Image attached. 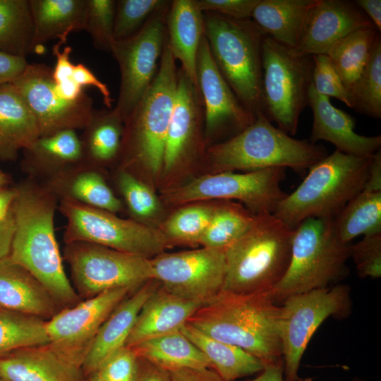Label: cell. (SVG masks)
Returning <instances> with one entry per match:
<instances>
[{"instance_id":"6da1fadb","label":"cell","mask_w":381,"mask_h":381,"mask_svg":"<svg viewBox=\"0 0 381 381\" xmlns=\"http://www.w3.org/2000/svg\"><path fill=\"white\" fill-rule=\"evenodd\" d=\"M56 196L47 186L17 188L12 206L15 222L9 256L48 290L62 308L80 301L62 262L54 232Z\"/></svg>"},{"instance_id":"7a4b0ae2","label":"cell","mask_w":381,"mask_h":381,"mask_svg":"<svg viewBox=\"0 0 381 381\" xmlns=\"http://www.w3.org/2000/svg\"><path fill=\"white\" fill-rule=\"evenodd\" d=\"M280 306L269 292L236 294L221 291L186 323L217 340L236 346L265 365L283 361Z\"/></svg>"},{"instance_id":"3957f363","label":"cell","mask_w":381,"mask_h":381,"mask_svg":"<svg viewBox=\"0 0 381 381\" xmlns=\"http://www.w3.org/2000/svg\"><path fill=\"white\" fill-rule=\"evenodd\" d=\"M294 229L273 214L255 215L250 229L224 250L222 291L236 294L270 292L289 267Z\"/></svg>"},{"instance_id":"277c9868","label":"cell","mask_w":381,"mask_h":381,"mask_svg":"<svg viewBox=\"0 0 381 381\" xmlns=\"http://www.w3.org/2000/svg\"><path fill=\"white\" fill-rule=\"evenodd\" d=\"M371 157L335 150L315 163L298 188L277 204L273 214L294 229L310 218H335L363 188Z\"/></svg>"},{"instance_id":"5b68a950","label":"cell","mask_w":381,"mask_h":381,"mask_svg":"<svg viewBox=\"0 0 381 381\" xmlns=\"http://www.w3.org/2000/svg\"><path fill=\"white\" fill-rule=\"evenodd\" d=\"M327 155L325 148L294 138L275 127L263 113L241 133L206 151L217 172L282 167L303 174Z\"/></svg>"},{"instance_id":"8992f818","label":"cell","mask_w":381,"mask_h":381,"mask_svg":"<svg viewBox=\"0 0 381 381\" xmlns=\"http://www.w3.org/2000/svg\"><path fill=\"white\" fill-rule=\"evenodd\" d=\"M351 246L337 238L333 219L303 220L294 229L286 274L270 296L278 304L292 295L339 284L349 273Z\"/></svg>"},{"instance_id":"52a82bcc","label":"cell","mask_w":381,"mask_h":381,"mask_svg":"<svg viewBox=\"0 0 381 381\" xmlns=\"http://www.w3.org/2000/svg\"><path fill=\"white\" fill-rule=\"evenodd\" d=\"M204 13L205 36L221 74L256 118L263 113L262 42L265 35L250 20Z\"/></svg>"},{"instance_id":"ba28073f","label":"cell","mask_w":381,"mask_h":381,"mask_svg":"<svg viewBox=\"0 0 381 381\" xmlns=\"http://www.w3.org/2000/svg\"><path fill=\"white\" fill-rule=\"evenodd\" d=\"M166 40L156 75L124 121L120 152L153 174L162 171L167 131L174 105L178 69Z\"/></svg>"},{"instance_id":"9c48e42d","label":"cell","mask_w":381,"mask_h":381,"mask_svg":"<svg viewBox=\"0 0 381 381\" xmlns=\"http://www.w3.org/2000/svg\"><path fill=\"white\" fill-rule=\"evenodd\" d=\"M314 62L312 56L291 49L265 35L262 42V95L264 114L292 136L308 105Z\"/></svg>"},{"instance_id":"30bf717a","label":"cell","mask_w":381,"mask_h":381,"mask_svg":"<svg viewBox=\"0 0 381 381\" xmlns=\"http://www.w3.org/2000/svg\"><path fill=\"white\" fill-rule=\"evenodd\" d=\"M279 334L286 381H297L301 358L312 336L328 318L344 319L352 309L351 288L337 284L287 297L280 306Z\"/></svg>"},{"instance_id":"8fae6325","label":"cell","mask_w":381,"mask_h":381,"mask_svg":"<svg viewBox=\"0 0 381 381\" xmlns=\"http://www.w3.org/2000/svg\"><path fill=\"white\" fill-rule=\"evenodd\" d=\"M59 209L67 220L66 243L85 242L149 259L169 246L163 231L114 213L69 200H62Z\"/></svg>"},{"instance_id":"7c38bea8","label":"cell","mask_w":381,"mask_h":381,"mask_svg":"<svg viewBox=\"0 0 381 381\" xmlns=\"http://www.w3.org/2000/svg\"><path fill=\"white\" fill-rule=\"evenodd\" d=\"M64 255L78 295L89 298L107 291H133L153 279L150 259L85 242L66 243Z\"/></svg>"},{"instance_id":"4fadbf2b","label":"cell","mask_w":381,"mask_h":381,"mask_svg":"<svg viewBox=\"0 0 381 381\" xmlns=\"http://www.w3.org/2000/svg\"><path fill=\"white\" fill-rule=\"evenodd\" d=\"M169 4L156 11L133 36L114 40L110 52L120 71V88L114 107L123 122L152 84L167 40Z\"/></svg>"},{"instance_id":"5bb4252c","label":"cell","mask_w":381,"mask_h":381,"mask_svg":"<svg viewBox=\"0 0 381 381\" xmlns=\"http://www.w3.org/2000/svg\"><path fill=\"white\" fill-rule=\"evenodd\" d=\"M285 169L273 167L247 173L222 171L198 178L167 195L169 202L235 199L243 202L255 215L273 214L286 195L281 188Z\"/></svg>"},{"instance_id":"9a60e30c","label":"cell","mask_w":381,"mask_h":381,"mask_svg":"<svg viewBox=\"0 0 381 381\" xmlns=\"http://www.w3.org/2000/svg\"><path fill=\"white\" fill-rule=\"evenodd\" d=\"M224 250L202 247L159 254L150 259L153 279L176 296L205 303L222 289Z\"/></svg>"},{"instance_id":"2e32d148","label":"cell","mask_w":381,"mask_h":381,"mask_svg":"<svg viewBox=\"0 0 381 381\" xmlns=\"http://www.w3.org/2000/svg\"><path fill=\"white\" fill-rule=\"evenodd\" d=\"M52 70L44 64H29L11 83L33 114L40 136L84 129L94 111L93 100L86 93L75 100L62 98L55 89Z\"/></svg>"},{"instance_id":"e0dca14e","label":"cell","mask_w":381,"mask_h":381,"mask_svg":"<svg viewBox=\"0 0 381 381\" xmlns=\"http://www.w3.org/2000/svg\"><path fill=\"white\" fill-rule=\"evenodd\" d=\"M197 78L210 140L222 136L225 141L254 122L256 118L239 101L216 66L205 35L198 54Z\"/></svg>"},{"instance_id":"ac0fdd59","label":"cell","mask_w":381,"mask_h":381,"mask_svg":"<svg viewBox=\"0 0 381 381\" xmlns=\"http://www.w3.org/2000/svg\"><path fill=\"white\" fill-rule=\"evenodd\" d=\"M87 351L51 342L24 347L0 358V377L6 381H84Z\"/></svg>"},{"instance_id":"d6986e66","label":"cell","mask_w":381,"mask_h":381,"mask_svg":"<svg viewBox=\"0 0 381 381\" xmlns=\"http://www.w3.org/2000/svg\"><path fill=\"white\" fill-rule=\"evenodd\" d=\"M131 292L112 289L61 310L46 321L50 342L67 349H88L106 319Z\"/></svg>"},{"instance_id":"ffe728a7","label":"cell","mask_w":381,"mask_h":381,"mask_svg":"<svg viewBox=\"0 0 381 381\" xmlns=\"http://www.w3.org/2000/svg\"><path fill=\"white\" fill-rule=\"evenodd\" d=\"M362 28H375L354 2L318 0L309 10L298 44L291 49L300 55H327L334 43Z\"/></svg>"},{"instance_id":"44dd1931","label":"cell","mask_w":381,"mask_h":381,"mask_svg":"<svg viewBox=\"0 0 381 381\" xmlns=\"http://www.w3.org/2000/svg\"><path fill=\"white\" fill-rule=\"evenodd\" d=\"M205 125L200 90L180 68L176 94L167 131L163 172H169L200 149V131Z\"/></svg>"},{"instance_id":"7402d4cb","label":"cell","mask_w":381,"mask_h":381,"mask_svg":"<svg viewBox=\"0 0 381 381\" xmlns=\"http://www.w3.org/2000/svg\"><path fill=\"white\" fill-rule=\"evenodd\" d=\"M308 105L313 113L311 143L325 140L333 144L336 150L357 157H370L380 150L381 135L364 136L356 133L354 119L335 107L329 97L318 94L313 85L308 92Z\"/></svg>"},{"instance_id":"603a6c76","label":"cell","mask_w":381,"mask_h":381,"mask_svg":"<svg viewBox=\"0 0 381 381\" xmlns=\"http://www.w3.org/2000/svg\"><path fill=\"white\" fill-rule=\"evenodd\" d=\"M159 285L155 279L147 282L111 312L89 346L83 366L84 374L92 375L109 356L126 346L143 304Z\"/></svg>"},{"instance_id":"cb8c5ba5","label":"cell","mask_w":381,"mask_h":381,"mask_svg":"<svg viewBox=\"0 0 381 381\" xmlns=\"http://www.w3.org/2000/svg\"><path fill=\"white\" fill-rule=\"evenodd\" d=\"M0 308L46 321L64 309L42 284L9 255L0 260Z\"/></svg>"},{"instance_id":"d4e9b609","label":"cell","mask_w":381,"mask_h":381,"mask_svg":"<svg viewBox=\"0 0 381 381\" xmlns=\"http://www.w3.org/2000/svg\"><path fill=\"white\" fill-rule=\"evenodd\" d=\"M203 304L176 296L161 285L143 304L128 338L126 346L178 330Z\"/></svg>"},{"instance_id":"484cf974","label":"cell","mask_w":381,"mask_h":381,"mask_svg":"<svg viewBox=\"0 0 381 381\" xmlns=\"http://www.w3.org/2000/svg\"><path fill=\"white\" fill-rule=\"evenodd\" d=\"M166 25L167 43L174 58L180 61L181 68L198 87L197 58L205 35L203 12L195 0L172 1Z\"/></svg>"},{"instance_id":"4316f807","label":"cell","mask_w":381,"mask_h":381,"mask_svg":"<svg viewBox=\"0 0 381 381\" xmlns=\"http://www.w3.org/2000/svg\"><path fill=\"white\" fill-rule=\"evenodd\" d=\"M39 136L35 118L16 87L0 85V160L16 159Z\"/></svg>"},{"instance_id":"83f0119b","label":"cell","mask_w":381,"mask_h":381,"mask_svg":"<svg viewBox=\"0 0 381 381\" xmlns=\"http://www.w3.org/2000/svg\"><path fill=\"white\" fill-rule=\"evenodd\" d=\"M23 151V164L27 170L49 173L52 177L85 162L81 138L71 129L39 136Z\"/></svg>"},{"instance_id":"f1b7e54d","label":"cell","mask_w":381,"mask_h":381,"mask_svg":"<svg viewBox=\"0 0 381 381\" xmlns=\"http://www.w3.org/2000/svg\"><path fill=\"white\" fill-rule=\"evenodd\" d=\"M47 187L56 196L62 195L80 204L111 213L120 211L122 205L102 176L90 164H83L52 177Z\"/></svg>"},{"instance_id":"f546056e","label":"cell","mask_w":381,"mask_h":381,"mask_svg":"<svg viewBox=\"0 0 381 381\" xmlns=\"http://www.w3.org/2000/svg\"><path fill=\"white\" fill-rule=\"evenodd\" d=\"M318 0H258L250 20L267 36L294 49L307 14Z\"/></svg>"},{"instance_id":"4dcf8cb0","label":"cell","mask_w":381,"mask_h":381,"mask_svg":"<svg viewBox=\"0 0 381 381\" xmlns=\"http://www.w3.org/2000/svg\"><path fill=\"white\" fill-rule=\"evenodd\" d=\"M33 21V48L58 39L65 44L73 31L84 30L85 0H29Z\"/></svg>"},{"instance_id":"1f68e13d","label":"cell","mask_w":381,"mask_h":381,"mask_svg":"<svg viewBox=\"0 0 381 381\" xmlns=\"http://www.w3.org/2000/svg\"><path fill=\"white\" fill-rule=\"evenodd\" d=\"M131 348L139 358L168 372L210 367L203 353L181 330L145 340Z\"/></svg>"},{"instance_id":"d6a6232c","label":"cell","mask_w":381,"mask_h":381,"mask_svg":"<svg viewBox=\"0 0 381 381\" xmlns=\"http://www.w3.org/2000/svg\"><path fill=\"white\" fill-rule=\"evenodd\" d=\"M180 330L203 353L210 367L226 381L260 373L265 367L263 362L243 349L210 337L188 323Z\"/></svg>"},{"instance_id":"836d02e7","label":"cell","mask_w":381,"mask_h":381,"mask_svg":"<svg viewBox=\"0 0 381 381\" xmlns=\"http://www.w3.org/2000/svg\"><path fill=\"white\" fill-rule=\"evenodd\" d=\"M123 124L115 108L94 110L81 138L85 162L93 165L114 159L121 150Z\"/></svg>"},{"instance_id":"e575fe53","label":"cell","mask_w":381,"mask_h":381,"mask_svg":"<svg viewBox=\"0 0 381 381\" xmlns=\"http://www.w3.org/2000/svg\"><path fill=\"white\" fill-rule=\"evenodd\" d=\"M333 226L345 244L360 235L381 232V190L363 188L333 219Z\"/></svg>"},{"instance_id":"d590c367","label":"cell","mask_w":381,"mask_h":381,"mask_svg":"<svg viewBox=\"0 0 381 381\" xmlns=\"http://www.w3.org/2000/svg\"><path fill=\"white\" fill-rule=\"evenodd\" d=\"M379 33L376 28L359 29L337 41L329 49L327 55L349 91L368 62Z\"/></svg>"},{"instance_id":"8d00e7d4","label":"cell","mask_w":381,"mask_h":381,"mask_svg":"<svg viewBox=\"0 0 381 381\" xmlns=\"http://www.w3.org/2000/svg\"><path fill=\"white\" fill-rule=\"evenodd\" d=\"M29 0H0V51L25 57L33 49Z\"/></svg>"},{"instance_id":"74e56055","label":"cell","mask_w":381,"mask_h":381,"mask_svg":"<svg viewBox=\"0 0 381 381\" xmlns=\"http://www.w3.org/2000/svg\"><path fill=\"white\" fill-rule=\"evenodd\" d=\"M49 342L46 320L0 308V358L24 347Z\"/></svg>"},{"instance_id":"f35d334b","label":"cell","mask_w":381,"mask_h":381,"mask_svg":"<svg viewBox=\"0 0 381 381\" xmlns=\"http://www.w3.org/2000/svg\"><path fill=\"white\" fill-rule=\"evenodd\" d=\"M255 217L238 205H218L198 243L202 247L225 249L250 229Z\"/></svg>"},{"instance_id":"ab89813d","label":"cell","mask_w":381,"mask_h":381,"mask_svg":"<svg viewBox=\"0 0 381 381\" xmlns=\"http://www.w3.org/2000/svg\"><path fill=\"white\" fill-rule=\"evenodd\" d=\"M351 108L374 119L381 118V37L379 33L361 75L349 90Z\"/></svg>"},{"instance_id":"60d3db41","label":"cell","mask_w":381,"mask_h":381,"mask_svg":"<svg viewBox=\"0 0 381 381\" xmlns=\"http://www.w3.org/2000/svg\"><path fill=\"white\" fill-rule=\"evenodd\" d=\"M215 206L194 205L173 214L164 224V234L169 241L196 243L206 230Z\"/></svg>"},{"instance_id":"b9f144b4","label":"cell","mask_w":381,"mask_h":381,"mask_svg":"<svg viewBox=\"0 0 381 381\" xmlns=\"http://www.w3.org/2000/svg\"><path fill=\"white\" fill-rule=\"evenodd\" d=\"M170 2L166 0L116 1L114 40H122L137 33L156 11Z\"/></svg>"},{"instance_id":"7bdbcfd3","label":"cell","mask_w":381,"mask_h":381,"mask_svg":"<svg viewBox=\"0 0 381 381\" xmlns=\"http://www.w3.org/2000/svg\"><path fill=\"white\" fill-rule=\"evenodd\" d=\"M85 29L90 35L94 46L109 52L114 41V25L116 1L85 0Z\"/></svg>"},{"instance_id":"ee69618b","label":"cell","mask_w":381,"mask_h":381,"mask_svg":"<svg viewBox=\"0 0 381 381\" xmlns=\"http://www.w3.org/2000/svg\"><path fill=\"white\" fill-rule=\"evenodd\" d=\"M118 184L128 209L135 217L147 218L157 213L159 202L155 195L128 171H120Z\"/></svg>"},{"instance_id":"f6af8a7d","label":"cell","mask_w":381,"mask_h":381,"mask_svg":"<svg viewBox=\"0 0 381 381\" xmlns=\"http://www.w3.org/2000/svg\"><path fill=\"white\" fill-rule=\"evenodd\" d=\"M314 62L312 85L320 95L334 97L351 108L349 90L326 54L312 56Z\"/></svg>"},{"instance_id":"bcb514c9","label":"cell","mask_w":381,"mask_h":381,"mask_svg":"<svg viewBox=\"0 0 381 381\" xmlns=\"http://www.w3.org/2000/svg\"><path fill=\"white\" fill-rule=\"evenodd\" d=\"M361 278L381 276V232L365 235L351 246V255Z\"/></svg>"},{"instance_id":"7dc6e473","label":"cell","mask_w":381,"mask_h":381,"mask_svg":"<svg viewBox=\"0 0 381 381\" xmlns=\"http://www.w3.org/2000/svg\"><path fill=\"white\" fill-rule=\"evenodd\" d=\"M63 44L58 42L53 48L56 57V64L52 70V78L57 93L67 100H75L85 92L83 87L77 84L73 78L74 64L71 60L72 48L66 47L62 52L60 47Z\"/></svg>"},{"instance_id":"c3c4849f","label":"cell","mask_w":381,"mask_h":381,"mask_svg":"<svg viewBox=\"0 0 381 381\" xmlns=\"http://www.w3.org/2000/svg\"><path fill=\"white\" fill-rule=\"evenodd\" d=\"M138 366L134 350L124 346L109 356L93 374L104 381H135Z\"/></svg>"},{"instance_id":"681fc988","label":"cell","mask_w":381,"mask_h":381,"mask_svg":"<svg viewBox=\"0 0 381 381\" xmlns=\"http://www.w3.org/2000/svg\"><path fill=\"white\" fill-rule=\"evenodd\" d=\"M195 2L203 13L241 20L250 19L258 0H195Z\"/></svg>"},{"instance_id":"f907efd6","label":"cell","mask_w":381,"mask_h":381,"mask_svg":"<svg viewBox=\"0 0 381 381\" xmlns=\"http://www.w3.org/2000/svg\"><path fill=\"white\" fill-rule=\"evenodd\" d=\"M73 78L83 87L87 85L95 87L102 95L106 107L111 109L113 99L108 86L99 80L89 68L83 64H74Z\"/></svg>"},{"instance_id":"816d5d0a","label":"cell","mask_w":381,"mask_h":381,"mask_svg":"<svg viewBox=\"0 0 381 381\" xmlns=\"http://www.w3.org/2000/svg\"><path fill=\"white\" fill-rule=\"evenodd\" d=\"M28 64L25 57L13 56L0 51V85L12 83Z\"/></svg>"},{"instance_id":"f5cc1de1","label":"cell","mask_w":381,"mask_h":381,"mask_svg":"<svg viewBox=\"0 0 381 381\" xmlns=\"http://www.w3.org/2000/svg\"><path fill=\"white\" fill-rule=\"evenodd\" d=\"M172 381H226L214 370L179 369L169 371Z\"/></svg>"},{"instance_id":"db71d44e","label":"cell","mask_w":381,"mask_h":381,"mask_svg":"<svg viewBox=\"0 0 381 381\" xmlns=\"http://www.w3.org/2000/svg\"><path fill=\"white\" fill-rule=\"evenodd\" d=\"M142 360L144 362V364L140 368L138 363L135 381H172L168 371L164 370L147 361Z\"/></svg>"},{"instance_id":"11a10c76","label":"cell","mask_w":381,"mask_h":381,"mask_svg":"<svg viewBox=\"0 0 381 381\" xmlns=\"http://www.w3.org/2000/svg\"><path fill=\"white\" fill-rule=\"evenodd\" d=\"M15 222L12 214L5 220L0 221V260L10 255Z\"/></svg>"},{"instance_id":"9f6ffc18","label":"cell","mask_w":381,"mask_h":381,"mask_svg":"<svg viewBox=\"0 0 381 381\" xmlns=\"http://www.w3.org/2000/svg\"><path fill=\"white\" fill-rule=\"evenodd\" d=\"M356 5L368 16L378 32L381 31V1L356 0Z\"/></svg>"},{"instance_id":"6f0895ef","label":"cell","mask_w":381,"mask_h":381,"mask_svg":"<svg viewBox=\"0 0 381 381\" xmlns=\"http://www.w3.org/2000/svg\"><path fill=\"white\" fill-rule=\"evenodd\" d=\"M364 188L373 190H381V150H378L371 157L368 176Z\"/></svg>"},{"instance_id":"680465c9","label":"cell","mask_w":381,"mask_h":381,"mask_svg":"<svg viewBox=\"0 0 381 381\" xmlns=\"http://www.w3.org/2000/svg\"><path fill=\"white\" fill-rule=\"evenodd\" d=\"M284 362L267 365L254 379L249 381H284Z\"/></svg>"},{"instance_id":"91938a15","label":"cell","mask_w":381,"mask_h":381,"mask_svg":"<svg viewBox=\"0 0 381 381\" xmlns=\"http://www.w3.org/2000/svg\"><path fill=\"white\" fill-rule=\"evenodd\" d=\"M17 195V188L0 190V221L11 214V209Z\"/></svg>"},{"instance_id":"94428289","label":"cell","mask_w":381,"mask_h":381,"mask_svg":"<svg viewBox=\"0 0 381 381\" xmlns=\"http://www.w3.org/2000/svg\"><path fill=\"white\" fill-rule=\"evenodd\" d=\"M8 182V176L0 170V188L6 185Z\"/></svg>"},{"instance_id":"6125c7cd","label":"cell","mask_w":381,"mask_h":381,"mask_svg":"<svg viewBox=\"0 0 381 381\" xmlns=\"http://www.w3.org/2000/svg\"><path fill=\"white\" fill-rule=\"evenodd\" d=\"M90 381H104V380H102L101 377H99L96 374H92V375H91V378H90Z\"/></svg>"},{"instance_id":"be15d7a7","label":"cell","mask_w":381,"mask_h":381,"mask_svg":"<svg viewBox=\"0 0 381 381\" xmlns=\"http://www.w3.org/2000/svg\"><path fill=\"white\" fill-rule=\"evenodd\" d=\"M297 381H313V380L308 378V379H303V380L298 379Z\"/></svg>"},{"instance_id":"e7e4bbea","label":"cell","mask_w":381,"mask_h":381,"mask_svg":"<svg viewBox=\"0 0 381 381\" xmlns=\"http://www.w3.org/2000/svg\"><path fill=\"white\" fill-rule=\"evenodd\" d=\"M0 381H6L4 380H3L2 378L0 377Z\"/></svg>"}]
</instances>
